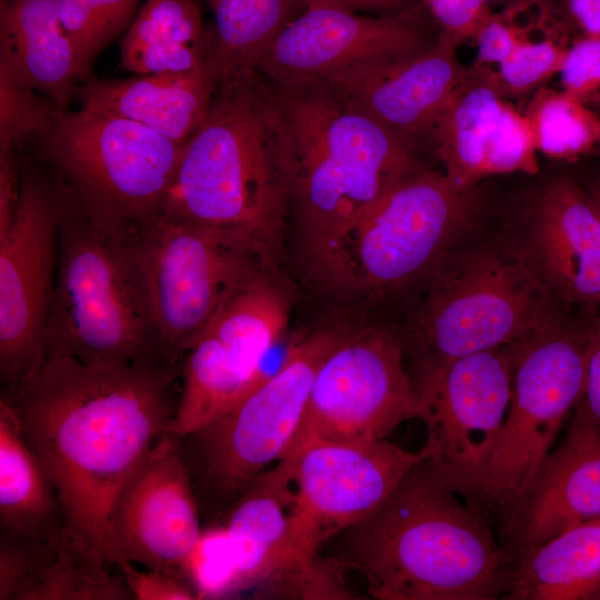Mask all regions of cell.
<instances>
[{"instance_id": "6da1fadb", "label": "cell", "mask_w": 600, "mask_h": 600, "mask_svg": "<svg viewBox=\"0 0 600 600\" xmlns=\"http://www.w3.org/2000/svg\"><path fill=\"white\" fill-rule=\"evenodd\" d=\"M180 392L181 363L161 358H46L17 390L1 392L57 490L66 530L111 566L123 562L111 527L116 497L167 432Z\"/></svg>"}, {"instance_id": "7a4b0ae2", "label": "cell", "mask_w": 600, "mask_h": 600, "mask_svg": "<svg viewBox=\"0 0 600 600\" xmlns=\"http://www.w3.org/2000/svg\"><path fill=\"white\" fill-rule=\"evenodd\" d=\"M337 567L379 600H496L513 563L489 519L423 459L370 516L341 532Z\"/></svg>"}, {"instance_id": "3957f363", "label": "cell", "mask_w": 600, "mask_h": 600, "mask_svg": "<svg viewBox=\"0 0 600 600\" xmlns=\"http://www.w3.org/2000/svg\"><path fill=\"white\" fill-rule=\"evenodd\" d=\"M269 83L282 127L288 218L306 252L422 169L413 144L324 81Z\"/></svg>"}, {"instance_id": "277c9868", "label": "cell", "mask_w": 600, "mask_h": 600, "mask_svg": "<svg viewBox=\"0 0 600 600\" xmlns=\"http://www.w3.org/2000/svg\"><path fill=\"white\" fill-rule=\"evenodd\" d=\"M159 217L244 231L277 258L288 220L282 127L258 71L219 83Z\"/></svg>"}, {"instance_id": "5b68a950", "label": "cell", "mask_w": 600, "mask_h": 600, "mask_svg": "<svg viewBox=\"0 0 600 600\" xmlns=\"http://www.w3.org/2000/svg\"><path fill=\"white\" fill-rule=\"evenodd\" d=\"M61 188L58 268L43 333L46 358L83 363L163 359L130 230L97 221Z\"/></svg>"}, {"instance_id": "8992f818", "label": "cell", "mask_w": 600, "mask_h": 600, "mask_svg": "<svg viewBox=\"0 0 600 600\" xmlns=\"http://www.w3.org/2000/svg\"><path fill=\"white\" fill-rule=\"evenodd\" d=\"M472 190L419 170L342 231L307 251L316 281L346 300H373L432 278L469 223Z\"/></svg>"}, {"instance_id": "52a82bcc", "label": "cell", "mask_w": 600, "mask_h": 600, "mask_svg": "<svg viewBox=\"0 0 600 600\" xmlns=\"http://www.w3.org/2000/svg\"><path fill=\"white\" fill-rule=\"evenodd\" d=\"M558 309L516 251L486 248L448 258L398 332L416 379L464 356L518 347Z\"/></svg>"}, {"instance_id": "ba28073f", "label": "cell", "mask_w": 600, "mask_h": 600, "mask_svg": "<svg viewBox=\"0 0 600 600\" xmlns=\"http://www.w3.org/2000/svg\"><path fill=\"white\" fill-rule=\"evenodd\" d=\"M29 144L86 213L130 230L160 216L184 143L113 113L53 107Z\"/></svg>"}, {"instance_id": "9c48e42d", "label": "cell", "mask_w": 600, "mask_h": 600, "mask_svg": "<svg viewBox=\"0 0 600 600\" xmlns=\"http://www.w3.org/2000/svg\"><path fill=\"white\" fill-rule=\"evenodd\" d=\"M348 330L320 328L296 339L278 369L206 427L176 437L200 512L218 513L287 453L316 374Z\"/></svg>"}, {"instance_id": "30bf717a", "label": "cell", "mask_w": 600, "mask_h": 600, "mask_svg": "<svg viewBox=\"0 0 600 600\" xmlns=\"http://www.w3.org/2000/svg\"><path fill=\"white\" fill-rule=\"evenodd\" d=\"M159 354L181 363L221 308L276 257L249 233L153 218L130 230Z\"/></svg>"}, {"instance_id": "8fae6325", "label": "cell", "mask_w": 600, "mask_h": 600, "mask_svg": "<svg viewBox=\"0 0 600 600\" xmlns=\"http://www.w3.org/2000/svg\"><path fill=\"white\" fill-rule=\"evenodd\" d=\"M591 321L559 313L516 348L511 399L479 500L496 530L534 480L581 396Z\"/></svg>"}, {"instance_id": "7c38bea8", "label": "cell", "mask_w": 600, "mask_h": 600, "mask_svg": "<svg viewBox=\"0 0 600 600\" xmlns=\"http://www.w3.org/2000/svg\"><path fill=\"white\" fill-rule=\"evenodd\" d=\"M423 413L399 332L348 330L321 363L284 457L313 441L387 439L403 422L422 421Z\"/></svg>"}, {"instance_id": "4fadbf2b", "label": "cell", "mask_w": 600, "mask_h": 600, "mask_svg": "<svg viewBox=\"0 0 600 600\" xmlns=\"http://www.w3.org/2000/svg\"><path fill=\"white\" fill-rule=\"evenodd\" d=\"M290 318L287 293L266 271L232 297L191 343L167 432L181 437L223 414L264 377L266 359Z\"/></svg>"}, {"instance_id": "5bb4252c", "label": "cell", "mask_w": 600, "mask_h": 600, "mask_svg": "<svg viewBox=\"0 0 600 600\" xmlns=\"http://www.w3.org/2000/svg\"><path fill=\"white\" fill-rule=\"evenodd\" d=\"M516 348L464 356L413 380L424 412L426 460L478 510L511 399Z\"/></svg>"}, {"instance_id": "9a60e30c", "label": "cell", "mask_w": 600, "mask_h": 600, "mask_svg": "<svg viewBox=\"0 0 600 600\" xmlns=\"http://www.w3.org/2000/svg\"><path fill=\"white\" fill-rule=\"evenodd\" d=\"M63 191L21 161L19 203L0 237L1 392L24 383L46 359L43 333L58 268Z\"/></svg>"}, {"instance_id": "2e32d148", "label": "cell", "mask_w": 600, "mask_h": 600, "mask_svg": "<svg viewBox=\"0 0 600 600\" xmlns=\"http://www.w3.org/2000/svg\"><path fill=\"white\" fill-rule=\"evenodd\" d=\"M291 469V533L300 560L316 561L330 537L364 520L426 459L381 440L313 441L283 457Z\"/></svg>"}, {"instance_id": "e0dca14e", "label": "cell", "mask_w": 600, "mask_h": 600, "mask_svg": "<svg viewBox=\"0 0 600 600\" xmlns=\"http://www.w3.org/2000/svg\"><path fill=\"white\" fill-rule=\"evenodd\" d=\"M200 514L177 439L164 432L127 479L112 507L111 527L123 562L183 578L184 562L202 530Z\"/></svg>"}, {"instance_id": "ac0fdd59", "label": "cell", "mask_w": 600, "mask_h": 600, "mask_svg": "<svg viewBox=\"0 0 600 600\" xmlns=\"http://www.w3.org/2000/svg\"><path fill=\"white\" fill-rule=\"evenodd\" d=\"M433 42L412 11L368 17L346 9L313 7L279 33L257 70L269 82L296 83L359 63L412 57Z\"/></svg>"}, {"instance_id": "d6986e66", "label": "cell", "mask_w": 600, "mask_h": 600, "mask_svg": "<svg viewBox=\"0 0 600 600\" xmlns=\"http://www.w3.org/2000/svg\"><path fill=\"white\" fill-rule=\"evenodd\" d=\"M516 252L560 308L600 317V209L591 193L569 179L547 186Z\"/></svg>"}, {"instance_id": "ffe728a7", "label": "cell", "mask_w": 600, "mask_h": 600, "mask_svg": "<svg viewBox=\"0 0 600 600\" xmlns=\"http://www.w3.org/2000/svg\"><path fill=\"white\" fill-rule=\"evenodd\" d=\"M458 42L441 32L424 51L403 59L359 63L320 80L401 139H432L437 121L464 69Z\"/></svg>"}, {"instance_id": "44dd1931", "label": "cell", "mask_w": 600, "mask_h": 600, "mask_svg": "<svg viewBox=\"0 0 600 600\" xmlns=\"http://www.w3.org/2000/svg\"><path fill=\"white\" fill-rule=\"evenodd\" d=\"M599 517L600 433L569 426L497 534L514 564L530 550Z\"/></svg>"}, {"instance_id": "7402d4cb", "label": "cell", "mask_w": 600, "mask_h": 600, "mask_svg": "<svg viewBox=\"0 0 600 600\" xmlns=\"http://www.w3.org/2000/svg\"><path fill=\"white\" fill-rule=\"evenodd\" d=\"M291 470L286 459L259 474L231 503L222 524L236 560L239 591L271 582L301 586L318 563H303L291 533Z\"/></svg>"}, {"instance_id": "603a6c76", "label": "cell", "mask_w": 600, "mask_h": 600, "mask_svg": "<svg viewBox=\"0 0 600 600\" xmlns=\"http://www.w3.org/2000/svg\"><path fill=\"white\" fill-rule=\"evenodd\" d=\"M64 530L50 539L0 531V600L133 599L120 571Z\"/></svg>"}, {"instance_id": "cb8c5ba5", "label": "cell", "mask_w": 600, "mask_h": 600, "mask_svg": "<svg viewBox=\"0 0 600 600\" xmlns=\"http://www.w3.org/2000/svg\"><path fill=\"white\" fill-rule=\"evenodd\" d=\"M217 88L204 61L186 72L87 81L76 96L83 108L130 119L183 144L207 118Z\"/></svg>"}, {"instance_id": "d4e9b609", "label": "cell", "mask_w": 600, "mask_h": 600, "mask_svg": "<svg viewBox=\"0 0 600 600\" xmlns=\"http://www.w3.org/2000/svg\"><path fill=\"white\" fill-rule=\"evenodd\" d=\"M0 74L67 108L80 74L58 0H0Z\"/></svg>"}, {"instance_id": "484cf974", "label": "cell", "mask_w": 600, "mask_h": 600, "mask_svg": "<svg viewBox=\"0 0 600 600\" xmlns=\"http://www.w3.org/2000/svg\"><path fill=\"white\" fill-rule=\"evenodd\" d=\"M64 528L57 490L23 438L16 411L0 396V531L50 539Z\"/></svg>"}, {"instance_id": "4316f807", "label": "cell", "mask_w": 600, "mask_h": 600, "mask_svg": "<svg viewBox=\"0 0 600 600\" xmlns=\"http://www.w3.org/2000/svg\"><path fill=\"white\" fill-rule=\"evenodd\" d=\"M599 591L600 517L521 556L513 564L504 599L589 600Z\"/></svg>"}, {"instance_id": "83f0119b", "label": "cell", "mask_w": 600, "mask_h": 600, "mask_svg": "<svg viewBox=\"0 0 600 600\" xmlns=\"http://www.w3.org/2000/svg\"><path fill=\"white\" fill-rule=\"evenodd\" d=\"M502 94L498 74L490 69L464 70L437 121L432 140L443 173L461 189L472 190L484 177L488 140Z\"/></svg>"}, {"instance_id": "f1b7e54d", "label": "cell", "mask_w": 600, "mask_h": 600, "mask_svg": "<svg viewBox=\"0 0 600 600\" xmlns=\"http://www.w3.org/2000/svg\"><path fill=\"white\" fill-rule=\"evenodd\" d=\"M214 26L206 66L219 83L256 72L279 33L296 18L297 0H207Z\"/></svg>"}, {"instance_id": "f546056e", "label": "cell", "mask_w": 600, "mask_h": 600, "mask_svg": "<svg viewBox=\"0 0 600 600\" xmlns=\"http://www.w3.org/2000/svg\"><path fill=\"white\" fill-rule=\"evenodd\" d=\"M526 116L537 150L549 157L577 158L600 147V118L563 91H540Z\"/></svg>"}, {"instance_id": "4dcf8cb0", "label": "cell", "mask_w": 600, "mask_h": 600, "mask_svg": "<svg viewBox=\"0 0 600 600\" xmlns=\"http://www.w3.org/2000/svg\"><path fill=\"white\" fill-rule=\"evenodd\" d=\"M183 578L198 599H217L239 592L236 560L222 523L201 530L184 562Z\"/></svg>"}, {"instance_id": "1f68e13d", "label": "cell", "mask_w": 600, "mask_h": 600, "mask_svg": "<svg viewBox=\"0 0 600 600\" xmlns=\"http://www.w3.org/2000/svg\"><path fill=\"white\" fill-rule=\"evenodd\" d=\"M148 39L174 40L208 52L211 32L208 33L202 24L196 0H147L129 26L122 43Z\"/></svg>"}, {"instance_id": "d6a6232c", "label": "cell", "mask_w": 600, "mask_h": 600, "mask_svg": "<svg viewBox=\"0 0 600 600\" xmlns=\"http://www.w3.org/2000/svg\"><path fill=\"white\" fill-rule=\"evenodd\" d=\"M508 13L518 27L519 43L513 52L499 64L498 78L503 92L519 96L532 90L559 72L569 47L556 40V36L550 38V36L538 37L536 34L547 17L540 24L534 22L531 37H528L527 26L523 31L509 10Z\"/></svg>"}, {"instance_id": "836d02e7", "label": "cell", "mask_w": 600, "mask_h": 600, "mask_svg": "<svg viewBox=\"0 0 600 600\" xmlns=\"http://www.w3.org/2000/svg\"><path fill=\"white\" fill-rule=\"evenodd\" d=\"M536 144L526 114L502 102L494 119L486 153L484 177L537 170Z\"/></svg>"}, {"instance_id": "e575fe53", "label": "cell", "mask_w": 600, "mask_h": 600, "mask_svg": "<svg viewBox=\"0 0 600 600\" xmlns=\"http://www.w3.org/2000/svg\"><path fill=\"white\" fill-rule=\"evenodd\" d=\"M56 107L34 90L0 74V152L29 144Z\"/></svg>"}, {"instance_id": "d590c367", "label": "cell", "mask_w": 600, "mask_h": 600, "mask_svg": "<svg viewBox=\"0 0 600 600\" xmlns=\"http://www.w3.org/2000/svg\"><path fill=\"white\" fill-rule=\"evenodd\" d=\"M207 50L167 39L121 43V66L138 76L186 72L204 64Z\"/></svg>"}, {"instance_id": "8d00e7d4", "label": "cell", "mask_w": 600, "mask_h": 600, "mask_svg": "<svg viewBox=\"0 0 600 600\" xmlns=\"http://www.w3.org/2000/svg\"><path fill=\"white\" fill-rule=\"evenodd\" d=\"M563 92L582 101L600 100V38L583 37L571 44L560 68Z\"/></svg>"}, {"instance_id": "74e56055", "label": "cell", "mask_w": 600, "mask_h": 600, "mask_svg": "<svg viewBox=\"0 0 600 600\" xmlns=\"http://www.w3.org/2000/svg\"><path fill=\"white\" fill-rule=\"evenodd\" d=\"M130 593L137 600H194V590L183 578L163 570L137 569L124 561L118 567Z\"/></svg>"}, {"instance_id": "f35d334b", "label": "cell", "mask_w": 600, "mask_h": 600, "mask_svg": "<svg viewBox=\"0 0 600 600\" xmlns=\"http://www.w3.org/2000/svg\"><path fill=\"white\" fill-rule=\"evenodd\" d=\"M442 31L460 40L473 38L490 16L488 0H423Z\"/></svg>"}, {"instance_id": "ab89813d", "label": "cell", "mask_w": 600, "mask_h": 600, "mask_svg": "<svg viewBox=\"0 0 600 600\" xmlns=\"http://www.w3.org/2000/svg\"><path fill=\"white\" fill-rule=\"evenodd\" d=\"M570 424L600 433V317L591 321L583 388Z\"/></svg>"}, {"instance_id": "60d3db41", "label": "cell", "mask_w": 600, "mask_h": 600, "mask_svg": "<svg viewBox=\"0 0 600 600\" xmlns=\"http://www.w3.org/2000/svg\"><path fill=\"white\" fill-rule=\"evenodd\" d=\"M480 63H502L519 43V30L508 12L487 18L474 37Z\"/></svg>"}, {"instance_id": "b9f144b4", "label": "cell", "mask_w": 600, "mask_h": 600, "mask_svg": "<svg viewBox=\"0 0 600 600\" xmlns=\"http://www.w3.org/2000/svg\"><path fill=\"white\" fill-rule=\"evenodd\" d=\"M21 160L17 150L0 152V237L9 230L20 197Z\"/></svg>"}, {"instance_id": "7bdbcfd3", "label": "cell", "mask_w": 600, "mask_h": 600, "mask_svg": "<svg viewBox=\"0 0 600 600\" xmlns=\"http://www.w3.org/2000/svg\"><path fill=\"white\" fill-rule=\"evenodd\" d=\"M83 1L102 26L110 41L129 26L139 2V0Z\"/></svg>"}, {"instance_id": "ee69618b", "label": "cell", "mask_w": 600, "mask_h": 600, "mask_svg": "<svg viewBox=\"0 0 600 600\" xmlns=\"http://www.w3.org/2000/svg\"><path fill=\"white\" fill-rule=\"evenodd\" d=\"M568 13L586 37L600 38V0H563Z\"/></svg>"}, {"instance_id": "f6af8a7d", "label": "cell", "mask_w": 600, "mask_h": 600, "mask_svg": "<svg viewBox=\"0 0 600 600\" xmlns=\"http://www.w3.org/2000/svg\"><path fill=\"white\" fill-rule=\"evenodd\" d=\"M304 9L313 7H333L350 11L356 10H397L407 0H297Z\"/></svg>"}, {"instance_id": "bcb514c9", "label": "cell", "mask_w": 600, "mask_h": 600, "mask_svg": "<svg viewBox=\"0 0 600 600\" xmlns=\"http://www.w3.org/2000/svg\"><path fill=\"white\" fill-rule=\"evenodd\" d=\"M596 204L598 206V208L600 209V191H592L590 192Z\"/></svg>"}, {"instance_id": "7dc6e473", "label": "cell", "mask_w": 600, "mask_h": 600, "mask_svg": "<svg viewBox=\"0 0 600 600\" xmlns=\"http://www.w3.org/2000/svg\"><path fill=\"white\" fill-rule=\"evenodd\" d=\"M488 1L491 2V1H508V0H488ZM511 1L514 2V1H518V0H511Z\"/></svg>"}, {"instance_id": "c3c4849f", "label": "cell", "mask_w": 600, "mask_h": 600, "mask_svg": "<svg viewBox=\"0 0 600 600\" xmlns=\"http://www.w3.org/2000/svg\"><path fill=\"white\" fill-rule=\"evenodd\" d=\"M596 600H600V591H599V593L597 594Z\"/></svg>"}, {"instance_id": "681fc988", "label": "cell", "mask_w": 600, "mask_h": 600, "mask_svg": "<svg viewBox=\"0 0 600 600\" xmlns=\"http://www.w3.org/2000/svg\"><path fill=\"white\" fill-rule=\"evenodd\" d=\"M598 103H600V100L598 101Z\"/></svg>"}, {"instance_id": "f907efd6", "label": "cell", "mask_w": 600, "mask_h": 600, "mask_svg": "<svg viewBox=\"0 0 600 600\" xmlns=\"http://www.w3.org/2000/svg\"><path fill=\"white\" fill-rule=\"evenodd\" d=\"M599 151H600V147H599Z\"/></svg>"}]
</instances>
